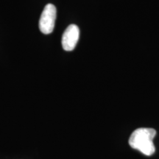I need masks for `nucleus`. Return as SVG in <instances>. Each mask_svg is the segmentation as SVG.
<instances>
[{
  "label": "nucleus",
  "mask_w": 159,
  "mask_h": 159,
  "mask_svg": "<svg viewBox=\"0 0 159 159\" xmlns=\"http://www.w3.org/2000/svg\"><path fill=\"white\" fill-rule=\"evenodd\" d=\"M156 135V131L153 128H138L131 134L129 144L133 149L139 150L145 156H150L156 151L153 143Z\"/></svg>",
  "instance_id": "nucleus-1"
},
{
  "label": "nucleus",
  "mask_w": 159,
  "mask_h": 159,
  "mask_svg": "<svg viewBox=\"0 0 159 159\" xmlns=\"http://www.w3.org/2000/svg\"><path fill=\"white\" fill-rule=\"evenodd\" d=\"M56 7L52 4H47L41 13L39 21V29L45 35L50 34L54 30L56 19Z\"/></svg>",
  "instance_id": "nucleus-2"
},
{
  "label": "nucleus",
  "mask_w": 159,
  "mask_h": 159,
  "mask_svg": "<svg viewBox=\"0 0 159 159\" xmlns=\"http://www.w3.org/2000/svg\"><path fill=\"white\" fill-rule=\"evenodd\" d=\"M80 37V30L77 25H71L67 27L62 36V47L65 51H72L75 48Z\"/></svg>",
  "instance_id": "nucleus-3"
}]
</instances>
